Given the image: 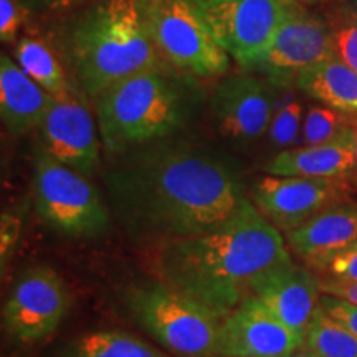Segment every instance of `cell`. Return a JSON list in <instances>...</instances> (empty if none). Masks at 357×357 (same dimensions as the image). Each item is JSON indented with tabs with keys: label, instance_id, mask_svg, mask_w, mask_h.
<instances>
[{
	"label": "cell",
	"instance_id": "cell-1",
	"mask_svg": "<svg viewBox=\"0 0 357 357\" xmlns=\"http://www.w3.org/2000/svg\"><path fill=\"white\" fill-rule=\"evenodd\" d=\"M121 154L105 185L116 218L139 238L166 243L204 234L245 199L234 162L212 147L166 137Z\"/></svg>",
	"mask_w": 357,
	"mask_h": 357
},
{
	"label": "cell",
	"instance_id": "cell-2",
	"mask_svg": "<svg viewBox=\"0 0 357 357\" xmlns=\"http://www.w3.org/2000/svg\"><path fill=\"white\" fill-rule=\"evenodd\" d=\"M289 261L280 230L245 197L213 229L164 243L155 266L164 284L223 319L253 298L263 276Z\"/></svg>",
	"mask_w": 357,
	"mask_h": 357
},
{
	"label": "cell",
	"instance_id": "cell-3",
	"mask_svg": "<svg viewBox=\"0 0 357 357\" xmlns=\"http://www.w3.org/2000/svg\"><path fill=\"white\" fill-rule=\"evenodd\" d=\"M63 47L75 82L95 100L113 84L160 66L139 0H96L71 22Z\"/></svg>",
	"mask_w": 357,
	"mask_h": 357
},
{
	"label": "cell",
	"instance_id": "cell-4",
	"mask_svg": "<svg viewBox=\"0 0 357 357\" xmlns=\"http://www.w3.org/2000/svg\"><path fill=\"white\" fill-rule=\"evenodd\" d=\"M194 91L176 75L151 68L113 84L96 98L101 139L109 153L166 139L185 126Z\"/></svg>",
	"mask_w": 357,
	"mask_h": 357
},
{
	"label": "cell",
	"instance_id": "cell-5",
	"mask_svg": "<svg viewBox=\"0 0 357 357\" xmlns=\"http://www.w3.org/2000/svg\"><path fill=\"white\" fill-rule=\"evenodd\" d=\"M134 321L177 357H218L222 319L167 284L147 283L126 293Z\"/></svg>",
	"mask_w": 357,
	"mask_h": 357
},
{
	"label": "cell",
	"instance_id": "cell-6",
	"mask_svg": "<svg viewBox=\"0 0 357 357\" xmlns=\"http://www.w3.org/2000/svg\"><path fill=\"white\" fill-rule=\"evenodd\" d=\"M151 38L172 66L199 78L222 77L230 55L218 45L194 0H139Z\"/></svg>",
	"mask_w": 357,
	"mask_h": 357
},
{
	"label": "cell",
	"instance_id": "cell-7",
	"mask_svg": "<svg viewBox=\"0 0 357 357\" xmlns=\"http://www.w3.org/2000/svg\"><path fill=\"white\" fill-rule=\"evenodd\" d=\"M33 202L45 225L68 236H100L109 230V211L96 187L42 151L35 160Z\"/></svg>",
	"mask_w": 357,
	"mask_h": 357
},
{
	"label": "cell",
	"instance_id": "cell-8",
	"mask_svg": "<svg viewBox=\"0 0 357 357\" xmlns=\"http://www.w3.org/2000/svg\"><path fill=\"white\" fill-rule=\"evenodd\" d=\"M296 0H194L218 45L240 66L253 70Z\"/></svg>",
	"mask_w": 357,
	"mask_h": 357
},
{
	"label": "cell",
	"instance_id": "cell-9",
	"mask_svg": "<svg viewBox=\"0 0 357 357\" xmlns=\"http://www.w3.org/2000/svg\"><path fill=\"white\" fill-rule=\"evenodd\" d=\"M70 310L65 281L48 266L25 270L3 305L6 331L19 342H38L52 336Z\"/></svg>",
	"mask_w": 357,
	"mask_h": 357
},
{
	"label": "cell",
	"instance_id": "cell-10",
	"mask_svg": "<svg viewBox=\"0 0 357 357\" xmlns=\"http://www.w3.org/2000/svg\"><path fill=\"white\" fill-rule=\"evenodd\" d=\"M334 55L331 25L298 2L253 70L265 75L275 86L284 88L296 82L301 71Z\"/></svg>",
	"mask_w": 357,
	"mask_h": 357
},
{
	"label": "cell",
	"instance_id": "cell-11",
	"mask_svg": "<svg viewBox=\"0 0 357 357\" xmlns=\"http://www.w3.org/2000/svg\"><path fill=\"white\" fill-rule=\"evenodd\" d=\"M211 111L217 131L227 139L240 144L260 139L276 111L275 84L253 75H231L213 89Z\"/></svg>",
	"mask_w": 357,
	"mask_h": 357
},
{
	"label": "cell",
	"instance_id": "cell-12",
	"mask_svg": "<svg viewBox=\"0 0 357 357\" xmlns=\"http://www.w3.org/2000/svg\"><path fill=\"white\" fill-rule=\"evenodd\" d=\"M341 178H318L298 176H268L255 182L253 204L278 230L291 231L303 223L339 204Z\"/></svg>",
	"mask_w": 357,
	"mask_h": 357
},
{
	"label": "cell",
	"instance_id": "cell-13",
	"mask_svg": "<svg viewBox=\"0 0 357 357\" xmlns=\"http://www.w3.org/2000/svg\"><path fill=\"white\" fill-rule=\"evenodd\" d=\"M305 347V336L281 323L257 298L222 319L218 357H284Z\"/></svg>",
	"mask_w": 357,
	"mask_h": 357
},
{
	"label": "cell",
	"instance_id": "cell-14",
	"mask_svg": "<svg viewBox=\"0 0 357 357\" xmlns=\"http://www.w3.org/2000/svg\"><path fill=\"white\" fill-rule=\"evenodd\" d=\"M43 151L83 176H91L100 160L96 128L91 114L71 93L55 96L40 124Z\"/></svg>",
	"mask_w": 357,
	"mask_h": 357
},
{
	"label": "cell",
	"instance_id": "cell-15",
	"mask_svg": "<svg viewBox=\"0 0 357 357\" xmlns=\"http://www.w3.org/2000/svg\"><path fill=\"white\" fill-rule=\"evenodd\" d=\"M253 298L260 300L281 323L306 337L319 306V280L306 268L289 261L263 276L257 283Z\"/></svg>",
	"mask_w": 357,
	"mask_h": 357
},
{
	"label": "cell",
	"instance_id": "cell-16",
	"mask_svg": "<svg viewBox=\"0 0 357 357\" xmlns=\"http://www.w3.org/2000/svg\"><path fill=\"white\" fill-rule=\"evenodd\" d=\"M357 242V207L336 204L287 234L288 247L314 270Z\"/></svg>",
	"mask_w": 357,
	"mask_h": 357
},
{
	"label": "cell",
	"instance_id": "cell-17",
	"mask_svg": "<svg viewBox=\"0 0 357 357\" xmlns=\"http://www.w3.org/2000/svg\"><path fill=\"white\" fill-rule=\"evenodd\" d=\"M356 169V128L347 126L323 144L284 149L263 171L271 176L342 178Z\"/></svg>",
	"mask_w": 357,
	"mask_h": 357
},
{
	"label": "cell",
	"instance_id": "cell-18",
	"mask_svg": "<svg viewBox=\"0 0 357 357\" xmlns=\"http://www.w3.org/2000/svg\"><path fill=\"white\" fill-rule=\"evenodd\" d=\"M55 96L26 77L10 56H0V116L13 134L40 128Z\"/></svg>",
	"mask_w": 357,
	"mask_h": 357
},
{
	"label": "cell",
	"instance_id": "cell-19",
	"mask_svg": "<svg viewBox=\"0 0 357 357\" xmlns=\"http://www.w3.org/2000/svg\"><path fill=\"white\" fill-rule=\"evenodd\" d=\"M294 84L328 108L357 113V73L337 55L301 71Z\"/></svg>",
	"mask_w": 357,
	"mask_h": 357
},
{
	"label": "cell",
	"instance_id": "cell-20",
	"mask_svg": "<svg viewBox=\"0 0 357 357\" xmlns=\"http://www.w3.org/2000/svg\"><path fill=\"white\" fill-rule=\"evenodd\" d=\"M58 357H169L149 342L121 329L84 333L61 347Z\"/></svg>",
	"mask_w": 357,
	"mask_h": 357
},
{
	"label": "cell",
	"instance_id": "cell-21",
	"mask_svg": "<svg viewBox=\"0 0 357 357\" xmlns=\"http://www.w3.org/2000/svg\"><path fill=\"white\" fill-rule=\"evenodd\" d=\"M13 56L22 71L53 96L68 95L66 73L47 43L35 37H22L13 47Z\"/></svg>",
	"mask_w": 357,
	"mask_h": 357
},
{
	"label": "cell",
	"instance_id": "cell-22",
	"mask_svg": "<svg viewBox=\"0 0 357 357\" xmlns=\"http://www.w3.org/2000/svg\"><path fill=\"white\" fill-rule=\"evenodd\" d=\"M303 349L314 357H357V336L319 305L306 331Z\"/></svg>",
	"mask_w": 357,
	"mask_h": 357
},
{
	"label": "cell",
	"instance_id": "cell-23",
	"mask_svg": "<svg viewBox=\"0 0 357 357\" xmlns=\"http://www.w3.org/2000/svg\"><path fill=\"white\" fill-rule=\"evenodd\" d=\"M344 124V118L339 114V111L333 108H321V106H312L303 119L301 141L303 146H316L323 144L334 139Z\"/></svg>",
	"mask_w": 357,
	"mask_h": 357
},
{
	"label": "cell",
	"instance_id": "cell-24",
	"mask_svg": "<svg viewBox=\"0 0 357 357\" xmlns=\"http://www.w3.org/2000/svg\"><path fill=\"white\" fill-rule=\"evenodd\" d=\"M303 105L300 101L293 100L276 108L270 128H268V137L270 142L276 147H288L296 142L303 129Z\"/></svg>",
	"mask_w": 357,
	"mask_h": 357
},
{
	"label": "cell",
	"instance_id": "cell-25",
	"mask_svg": "<svg viewBox=\"0 0 357 357\" xmlns=\"http://www.w3.org/2000/svg\"><path fill=\"white\" fill-rule=\"evenodd\" d=\"M334 53L357 73V13L331 25Z\"/></svg>",
	"mask_w": 357,
	"mask_h": 357
},
{
	"label": "cell",
	"instance_id": "cell-26",
	"mask_svg": "<svg viewBox=\"0 0 357 357\" xmlns=\"http://www.w3.org/2000/svg\"><path fill=\"white\" fill-rule=\"evenodd\" d=\"M30 12L32 10L20 0H0V40L2 43L15 42Z\"/></svg>",
	"mask_w": 357,
	"mask_h": 357
},
{
	"label": "cell",
	"instance_id": "cell-27",
	"mask_svg": "<svg viewBox=\"0 0 357 357\" xmlns=\"http://www.w3.org/2000/svg\"><path fill=\"white\" fill-rule=\"evenodd\" d=\"M319 305L329 316H333L339 323L344 324L349 331H352L357 336V305L347 300H342V298L324 293H321Z\"/></svg>",
	"mask_w": 357,
	"mask_h": 357
},
{
	"label": "cell",
	"instance_id": "cell-28",
	"mask_svg": "<svg viewBox=\"0 0 357 357\" xmlns=\"http://www.w3.org/2000/svg\"><path fill=\"white\" fill-rule=\"evenodd\" d=\"M323 270H328L333 278L357 283V242L336 253Z\"/></svg>",
	"mask_w": 357,
	"mask_h": 357
},
{
	"label": "cell",
	"instance_id": "cell-29",
	"mask_svg": "<svg viewBox=\"0 0 357 357\" xmlns=\"http://www.w3.org/2000/svg\"><path fill=\"white\" fill-rule=\"evenodd\" d=\"M20 235V220L13 217L12 213H3L2 215V266H6V260L10 257L13 247Z\"/></svg>",
	"mask_w": 357,
	"mask_h": 357
},
{
	"label": "cell",
	"instance_id": "cell-30",
	"mask_svg": "<svg viewBox=\"0 0 357 357\" xmlns=\"http://www.w3.org/2000/svg\"><path fill=\"white\" fill-rule=\"evenodd\" d=\"M321 293L333 294V296L342 298L357 305V283L356 281H344L337 278L319 280Z\"/></svg>",
	"mask_w": 357,
	"mask_h": 357
},
{
	"label": "cell",
	"instance_id": "cell-31",
	"mask_svg": "<svg viewBox=\"0 0 357 357\" xmlns=\"http://www.w3.org/2000/svg\"><path fill=\"white\" fill-rule=\"evenodd\" d=\"M25 3L30 10L37 12H48V10H58V8H65L73 6V3L79 2V0H20Z\"/></svg>",
	"mask_w": 357,
	"mask_h": 357
},
{
	"label": "cell",
	"instance_id": "cell-32",
	"mask_svg": "<svg viewBox=\"0 0 357 357\" xmlns=\"http://www.w3.org/2000/svg\"><path fill=\"white\" fill-rule=\"evenodd\" d=\"M296 2H300L306 7H314V6H321V3L329 2V0H296Z\"/></svg>",
	"mask_w": 357,
	"mask_h": 357
},
{
	"label": "cell",
	"instance_id": "cell-33",
	"mask_svg": "<svg viewBox=\"0 0 357 357\" xmlns=\"http://www.w3.org/2000/svg\"><path fill=\"white\" fill-rule=\"evenodd\" d=\"M284 357H314V356H312L311 352H307L306 349H300V351L293 352V354H289V356H284Z\"/></svg>",
	"mask_w": 357,
	"mask_h": 357
},
{
	"label": "cell",
	"instance_id": "cell-34",
	"mask_svg": "<svg viewBox=\"0 0 357 357\" xmlns=\"http://www.w3.org/2000/svg\"><path fill=\"white\" fill-rule=\"evenodd\" d=\"M356 169H354V174H356V181H357V123H356Z\"/></svg>",
	"mask_w": 357,
	"mask_h": 357
},
{
	"label": "cell",
	"instance_id": "cell-35",
	"mask_svg": "<svg viewBox=\"0 0 357 357\" xmlns=\"http://www.w3.org/2000/svg\"><path fill=\"white\" fill-rule=\"evenodd\" d=\"M354 8H356V13H357V0H354Z\"/></svg>",
	"mask_w": 357,
	"mask_h": 357
}]
</instances>
